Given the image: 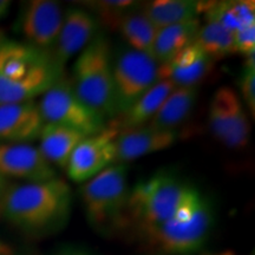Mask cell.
<instances>
[{
  "label": "cell",
  "mask_w": 255,
  "mask_h": 255,
  "mask_svg": "<svg viewBox=\"0 0 255 255\" xmlns=\"http://www.w3.org/2000/svg\"><path fill=\"white\" fill-rule=\"evenodd\" d=\"M206 255H235V253L232 251H223V252H216V253H209Z\"/></svg>",
  "instance_id": "cell-33"
},
{
  "label": "cell",
  "mask_w": 255,
  "mask_h": 255,
  "mask_svg": "<svg viewBox=\"0 0 255 255\" xmlns=\"http://www.w3.org/2000/svg\"><path fill=\"white\" fill-rule=\"evenodd\" d=\"M85 137L68 128L45 124L39 137V150L53 167L65 170L73 151Z\"/></svg>",
  "instance_id": "cell-17"
},
{
  "label": "cell",
  "mask_w": 255,
  "mask_h": 255,
  "mask_svg": "<svg viewBox=\"0 0 255 255\" xmlns=\"http://www.w3.org/2000/svg\"><path fill=\"white\" fill-rule=\"evenodd\" d=\"M52 255H90L88 252L79 250L76 247H62L58 251H56Z\"/></svg>",
  "instance_id": "cell-29"
},
{
  "label": "cell",
  "mask_w": 255,
  "mask_h": 255,
  "mask_svg": "<svg viewBox=\"0 0 255 255\" xmlns=\"http://www.w3.org/2000/svg\"><path fill=\"white\" fill-rule=\"evenodd\" d=\"M193 188L194 186L167 171L139 181L129 190L124 228L131 226L139 235L168 221Z\"/></svg>",
  "instance_id": "cell-4"
},
{
  "label": "cell",
  "mask_w": 255,
  "mask_h": 255,
  "mask_svg": "<svg viewBox=\"0 0 255 255\" xmlns=\"http://www.w3.org/2000/svg\"><path fill=\"white\" fill-rule=\"evenodd\" d=\"M6 184H7V180H6L5 177H2L1 175H0V201H1L2 196H4L6 189L8 188L7 186H6Z\"/></svg>",
  "instance_id": "cell-32"
},
{
  "label": "cell",
  "mask_w": 255,
  "mask_h": 255,
  "mask_svg": "<svg viewBox=\"0 0 255 255\" xmlns=\"http://www.w3.org/2000/svg\"><path fill=\"white\" fill-rule=\"evenodd\" d=\"M206 4L193 0H154L143 5L142 12L159 30L199 19V15L203 14Z\"/></svg>",
  "instance_id": "cell-18"
},
{
  "label": "cell",
  "mask_w": 255,
  "mask_h": 255,
  "mask_svg": "<svg viewBox=\"0 0 255 255\" xmlns=\"http://www.w3.org/2000/svg\"><path fill=\"white\" fill-rule=\"evenodd\" d=\"M228 132L225 145L231 149H242L250 142L251 123L240 96L234 89L225 87Z\"/></svg>",
  "instance_id": "cell-23"
},
{
  "label": "cell",
  "mask_w": 255,
  "mask_h": 255,
  "mask_svg": "<svg viewBox=\"0 0 255 255\" xmlns=\"http://www.w3.org/2000/svg\"><path fill=\"white\" fill-rule=\"evenodd\" d=\"M117 30L130 49L152 56L157 28L142 11H130L121 19Z\"/></svg>",
  "instance_id": "cell-22"
},
{
  "label": "cell",
  "mask_w": 255,
  "mask_h": 255,
  "mask_svg": "<svg viewBox=\"0 0 255 255\" xmlns=\"http://www.w3.org/2000/svg\"><path fill=\"white\" fill-rule=\"evenodd\" d=\"M64 12L53 0H31L19 13L17 28L24 43L52 52L63 25Z\"/></svg>",
  "instance_id": "cell-10"
},
{
  "label": "cell",
  "mask_w": 255,
  "mask_h": 255,
  "mask_svg": "<svg viewBox=\"0 0 255 255\" xmlns=\"http://www.w3.org/2000/svg\"><path fill=\"white\" fill-rule=\"evenodd\" d=\"M254 1H210L203 11L206 21H214L233 33L240 28L255 25Z\"/></svg>",
  "instance_id": "cell-21"
},
{
  "label": "cell",
  "mask_w": 255,
  "mask_h": 255,
  "mask_svg": "<svg viewBox=\"0 0 255 255\" xmlns=\"http://www.w3.org/2000/svg\"><path fill=\"white\" fill-rule=\"evenodd\" d=\"M197 95V87H175L146 126L164 131H176V128L190 116Z\"/></svg>",
  "instance_id": "cell-16"
},
{
  "label": "cell",
  "mask_w": 255,
  "mask_h": 255,
  "mask_svg": "<svg viewBox=\"0 0 255 255\" xmlns=\"http://www.w3.org/2000/svg\"><path fill=\"white\" fill-rule=\"evenodd\" d=\"M195 43L213 62L235 53L234 33L214 21H206L197 32Z\"/></svg>",
  "instance_id": "cell-24"
},
{
  "label": "cell",
  "mask_w": 255,
  "mask_h": 255,
  "mask_svg": "<svg viewBox=\"0 0 255 255\" xmlns=\"http://www.w3.org/2000/svg\"><path fill=\"white\" fill-rule=\"evenodd\" d=\"M159 81V64L150 55L130 47L113 58V89L116 117L129 109Z\"/></svg>",
  "instance_id": "cell-8"
},
{
  "label": "cell",
  "mask_w": 255,
  "mask_h": 255,
  "mask_svg": "<svg viewBox=\"0 0 255 255\" xmlns=\"http://www.w3.org/2000/svg\"><path fill=\"white\" fill-rule=\"evenodd\" d=\"M0 175L26 183L45 182L57 176L56 169L41 154L39 148L27 144L0 143Z\"/></svg>",
  "instance_id": "cell-11"
},
{
  "label": "cell",
  "mask_w": 255,
  "mask_h": 255,
  "mask_svg": "<svg viewBox=\"0 0 255 255\" xmlns=\"http://www.w3.org/2000/svg\"><path fill=\"white\" fill-rule=\"evenodd\" d=\"M0 255H17L13 246L1 238H0Z\"/></svg>",
  "instance_id": "cell-30"
},
{
  "label": "cell",
  "mask_w": 255,
  "mask_h": 255,
  "mask_svg": "<svg viewBox=\"0 0 255 255\" xmlns=\"http://www.w3.org/2000/svg\"><path fill=\"white\" fill-rule=\"evenodd\" d=\"M126 164L114 163L82 184V206L89 225L102 234L124 228L129 197Z\"/></svg>",
  "instance_id": "cell-6"
},
{
  "label": "cell",
  "mask_w": 255,
  "mask_h": 255,
  "mask_svg": "<svg viewBox=\"0 0 255 255\" xmlns=\"http://www.w3.org/2000/svg\"><path fill=\"white\" fill-rule=\"evenodd\" d=\"M255 53L246 57V63L244 64L240 78H239V90L242 97V103L255 117ZM240 97V98H241Z\"/></svg>",
  "instance_id": "cell-27"
},
{
  "label": "cell",
  "mask_w": 255,
  "mask_h": 255,
  "mask_svg": "<svg viewBox=\"0 0 255 255\" xmlns=\"http://www.w3.org/2000/svg\"><path fill=\"white\" fill-rule=\"evenodd\" d=\"M45 126L38 102L0 104V143L31 144Z\"/></svg>",
  "instance_id": "cell-13"
},
{
  "label": "cell",
  "mask_w": 255,
  "mask_h": 255,
  "mask_svg": "<svg viewBox=\"0 0 255 255\" xmlns=\"http://www.w3.org/2000/svg\"><path fill=\"white\" fill-rule=\"evenodd\" d=\"M64 75L51 52L0 37V104L34 101Z\"/></svg>",
  "instance_id": "cell-2"
},
{
  "label": "cell",
  "mask_w": 255,
  "mask_h": 255,
  "mask_svg": "<svg viewBox=\"0 0 255 255\" xmlns=\"http://www.w3.org/2000/svg\"><path fill=\"white\" fill-rule=\"evenodd\" d=\"M72 88L91 109L107 119H116L113 89V58L110 43L98 32L77 56L72 66Z\"/></svg>",
  "instance_id": "cell-5"
},
{
  "label": "cell",
  "mask_w": 255,
  "mask_h": 255,
  "mask_svg": "<svg viewBox=\"0 0 255 255\" xmlns=\"http://www.w3.org/2000/svg\"><path fill=\"white\" fill-rule=\"evenodd\" d=\"M212 64L205 51L193 43L159 65V79H168L175 87H196L210 71Z\"/></svg>",
  "instance_id": "cell-15"
},
{
  "label": "cell",
  "mask_w": 255,
  "mask_h": 255,
  "mask_svg": "<svg viewBox=\"0 0 255 255\" xmlns=\"http://www.w3.org/2000/svg\"><path fill=\"white\" fill-rule=\"evenodd\" d=\"M200 19L159 28L156 36L152 57L159 65L169 62L176 53L195 43L200 30Z\"/></svg>",
  "instance_id": "cell-20"
},
{
  "label": "cell",
  "mask_w": 255,
  "mask_h": 255,
  "mask_svg": "<svg viewBox=\"0 0 255 255\" xmlns=\"http://www.w3.org/2000/svg\"><path fill=\"white\" fill-rule=\"evenodd\" d=\"M9 7H11V1H8V0H0V21L8 14Z\"/></svg>",
  "instance_id": "cell-31"
},
{
  "label": "cell",
  "mask_w": 255,
  "mask_h": 255,
  "mask_svg": "<svg viewBox=\"0 0 255 255\" xmlns=\"http://www.w3.org/2000/svg\"><path fill=\"white\" fill-rule=\"evenodd\" d=\"M209 128L212 130L213 136L225 144L228 132L227 123V109H226L225 100V87L219 88L213 95L209 104L208 111Z\"/></svg>",
  "instance_id": "cell-26"
},
{
  "label": "cell",
  "mask_w": 255,
  "mask_h": 255,
  "mask_svg": "<svg viewBox=\"0 0 255 255\" xmlns=\"http://www.w3.org/2000/svg\"><path fill=\"white\" fill-rule=\"evenodd\" d=\"M177 137L176 131L152 129L148 126L121 130L116 138V163L124 164L169 149L176 143Z\"/></svg>",
  "instance_id": "cell-14"
},
{
  "label": "cell",
  "mask_w": 255,
  "mask_h": 255,
  "mask_svg": "<svg viewBox=\"0 0 255 255\" xmlns=\"http://www.w3.org/2000/svg\"><path fill=\"white\" fill-rule=\"evenodd\" d=\"M119 133V128L110 124L101 132L83 138L65 169L70 180L84 183L116 163V138Z\"/></svg>",
  "instance_id": "cell-9"
},
{
  "label": "cell",
  "mask_w": 255,
  "mask_h": 255,
  "mask_svg": "<svg viewBox=\"0 0 255 255\" xmlns=\"http://www.w3.org/2000/svg\"><path fill=\"white\" fill-rule=\"evenodd\" d=\"M174 89V83L168 79H159L150 90L137 100L126 113L120 115V120L114 124L119 128L120 131L146 126Z\"/></svg>",
  "instance_id": "cell-19"
},
{
  "label": "cell",
  "mask_w": 255,
  "mask_h": 255,
  "mask_svg": "<svg viewBox=\"0 0 255 255\" xmlns=\"http://www.w3.org/2000/svg\"><path fill=\"white\" fill-rule=\"evenodd\" d=\"M71 207V188L59 177L8 187L0 201L2 216L14 227L34 235L62 229L69 221Z\"/></svg>",
  "instance_id": "cell-1"
},
{
  "label": "cell",
  "mask_w": 255,
  "mask_h": 255,
  "mask_svg": "<svg viewBox=\"0 0 255 255\" xmlns=\"http://www.w3.org/2000/svg\"><path fill=\"white\" fill-rule=\"evenodd\" d=\"M235 51L245 56L255 53V25L245 26L234 32Z\"/></svg>",
  "instance_id": "cell-28"
},
{
  "label": "cell",
  "mask_w": 255,
  "mask_h": 255,
  "mask_svg": "<svg viewBox=\"0 0 255 255\" xmlns=\"http://www.w3.org/2000/svg\"><path fill=\"white\" fill-rule=\"evenodd\" d=\"M100 23L90 11L71 7L64 13L63 25L52 56L60 66H65L72 57L78 56L100 32Z\"/></svg>",
  "instance_id": "cell-12"
},
{
  "label": "cell",
  "mask_w": 255,
  "mask_h": 255,
  "mask_svg": "<svg viewBox=\"0 0 255 255\" xmlns=\"http://www.w3.org/2000/svg\"><path fill=\"white\" fill-rule=\"evenodd\" d=\"M88 4L100 25L104 24L113 30H117L121 19L136 7V1L131 0H101Z\"/></svg>",
  "instance_id": "cell-25"
},
{
  "label": "cell",
  "mask_w": 255,
  "mask_h": 255,
  "mask_svg": "<svg viewBox=\"0 0 255 255\" xmlns=\"http://www.w3.org/2000/svg\"><path fill=\"white\" fill-rule=\"evenodd\" d=\"M38 107L45 124L68 128L84 136L95 135L108 127L107 120L78 97L66 75L41 96Z\"/></svg>",
  "instance_id": "cell-7"
},
{
  "label": "cell",
  "mask_w": 255,
  "mask_h": 255,
  "mask_svg": "<svg viewBox=\"0 0 255 255\" xmlns=\"http://www.w3.org/2000/svg\"><path fill=\"white\" fill-rule=\"evenodd\" d=\"M212 225V207L194 187L173 218L142 233L139 238L156 254L189 255L203 247Z\"/></svg>",
  "instance_id": "cell-3"
}]
</instances>
